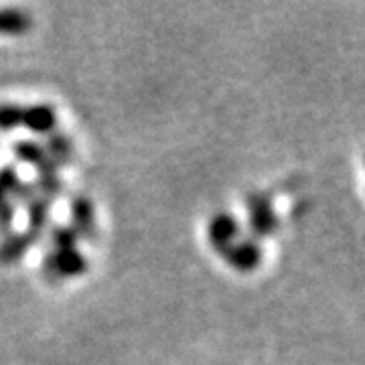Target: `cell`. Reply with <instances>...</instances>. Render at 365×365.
Wrapping results in <instances>:
<instances>
[{"label":"cell","instance_id":"1","mask_svg":"<svg viewBox=\"0 0 365 365\" xmlns=\"http://www.w3.org/2000/svg\"><path fill=\"white\" fill-rule=\"evenodd\" d=\"M230 266H234L242 272L254 270L262 260V250L256 242H234L230 248L223 252Z\"/></svg>","mask_w":365,"mask_h":365},{"label":"cell","instance_id":"2","mask_svg":"<svg viewBox=\"0 0 365 365\" xmlns=\"http://www.w3.org/2000/svg\"><path fill=\"white\" fill-rule=\"evenodd\" d=\"M47 270L57 276H71L86 270V260L76 248H55V254L47 258Z\"/></svg>","mask_w":365,"mask_h":365},{"label":"cell","instance_id":"3","mask_svg":"<svg viewBox=\"0 0 365 365\" xmlns=\"http://www.w3.org/2000/svg\"><path fill=\"white\" fill-rule=\"evenodd\" d=\"M235 235H237V222L232 215L222 213L213 217V222L209 225V240L213 248L225 252L235 242Z\"/></svg>","mask_w":365,"mask_h":365},{"label":"cell","instance_id":"4","mask_svg":"<svg viewBox=\"0 0 365 365\" xmlns=\"http://www.w3.org/2000/svg\"><path fill=\"white\" fill-rule=\"evenodd\" d=\"M250 223L258 235H266L274 232L276 227V215H274L270 203L264 197L250 199Z\"/></svg>","mask_w":365,"mask_h":365},{"label":"cell","instance_id":"5","mask_svg":"<svg viewBox=\"0 0 365 365\" xmlns=\"http://www.w3.org/2000/svg\"><path fill=\"white\" fill-rule=\"evenodd\" d=\"M21 124H25L26 128L33 132H49L55 126V114L49 106H31L23 108V120Z\"/></svg>","mask_w":365,"mask_h":365},{"label":"cell","instance_id":"6","mask_svg":"<svg viewBox=\"0 0 365 365\" xmlns=\"http://www.w3.org/2000/svg\"><path fill=\"white\" fill-rule=\"evenodd\" d=\"M71 217H73V232L76 235L90 237L93 232V209L88 199H76L71 203Z\"/></svg>","mask_w":365,"mask_h":365},{"label":"cell","instance_id":"7","mask_svg":"<svg viewBox=\"0 0 365 365\" xmlns=\"http://www.w3.org/2000/svg\"><path fill=\"white\" fill-rule=\"evenodd\" d=\"M16 155L23 158V160H29L33 165H39L43 173H51L53 167H55V160L41 146H37V144L19 143L16 144Z\"/></svg>","mask_w":365,"mask_h":365},{"label":"cell","instance_id":"8","mask_svg":"<svg viewBox=\"0 0 365 365\" xmlns=\"http://www.w3.org/2000/svg\"><path fill=\"white\" fill-rule=\"evenodd\" d=\"M33 237H35V234H25V235H13L11 240H6V242L0 246V260L14 262L16 258H21L26 250L31 248Z\"/></svg>","mask_w":365,"mask_h":365},{"label":"cell","instance_id":"9","mask_svg":"<svg viewBox=\"0 0 365 365\" xmlns=\"http://www.w3.org/2000/svg\"><path fill=\"white\" fill-rule=\"evenodd\" d=\"M29 26H31L29 14L19 13V11H0V33L19 35V33H25Z\"/></svg>","mask_w":365,"mask_h":365},{"label":"cell","instance_id":"10","mask_svg":"<svg viewBox=\"0 0 365 365\" xmlns=\"http://www.w3.org/2000/svg\"><path fill=\"white\" fill-rule=\"evenodd\" d=\"M23 120V108L19 106H0V128L9 130L19 126Z\"/></svg>","mask_w":365,"mask_h":365},{"label":"cell","instance_id":"11","mask_svg":"<svg viewBox=\"0 0 365 365\" xmlns=\"http://www.w3.org/2000/svg\"><path fill=\"white\" fill-rule=\"evenodd\" d=\"M47 201L45 199H41L37 203H33V207H31V227H33V232H37V230H43V223L47 222Z\"/></svg>","mask_w":365,"mask_h":365},{"label":"cell","instance_id":"12","mask_svg":"<svg viewBox=\"0 0 365 365\" xmlns=\"http://www.w3.org/2000/svg\"><path fill=\"white\" fill-rule=\"evenodd\" d=\"M49 150H51V155L57 160L61 158V160H66V158H69V155H71V146H69V143H67L63 136H53L51 143H49Z\"/></svg>","mask_w":365,"mask_h":365},{"label":"cell","instance_id":"13","mask_svg":"<svg viewBox=\"0 0 365 365\" xmlns=\"http://www.w3.org/2000/svg\"><path fill=\"white\" fill-rule=\"evenodd\" d=\"M39 187H41V191H43V193H47L49 197L55 195V193H59V189H61L59 181L53 177L51 173H43V179H41Z\"/></svg>","mask_w":365,"mask_h":365}]
</instances>
